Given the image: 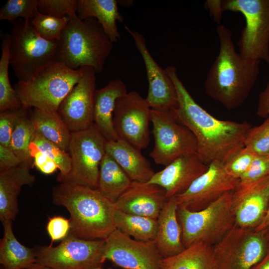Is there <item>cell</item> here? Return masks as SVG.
<instances>
[{
  "mask_svg": "<svg viewBox=\"0 0 269 269\" xmlns=\"http://www.w3.org/2000/svg\"><path fill=\"white\" fill-rule=\"evenodd\" d=\"M32 142L56 163L60 171L57 177H64L70 172L71 159L68 152L63 150L36 132Z\"/></svg>",
  "mask_w": 269,
  "mask_h": 269,
  "instance_id": "obj_34",
  "label": "cell"
},
{
  "mask_svg": "<svg viewBox=\"0 0 269 269\" xmlns=\"http://www.w3.org/2000/svg\"><path fill=\"white\" fill-rule=\"evenodd\" d=\"M68 19V16L59 18L43 14L37 9L29 22L37 34L43 39L59 40Z\"/></svg>",
  "mask_w": 269,
  "mask_h": 269,
  "instance_id": "obj_33",
  "label": "cell"
},
{
  "mask_svg": "<svg viewBox=\"0 0 269 269\" xmlns=\"http://www.w3.org/2000/svg\"><path fill=\"white\" fill-rule=\"evenodd\" d=\"M267 236H268V239L269 240V229L267 230Z\"/></svg>",
  "mask_w": 269,
  "mask_h": 269,
  "instance_id": "obj_50",
  "label": "cell"
},
{
  "mask_svg": "<svg viewBox=\"0 0 269 269\" xmlns=\"http://www.w3.org/2000/svg\"><path fill=\"white\" fill-rule=\"evenodd\" d=\"M10 34V64L18 81L31 79L49 64L57 61L59 40L40 37L29 21L20 18Z\"/></svg>",
  "mask_w": 269,
  "mask_h": 269,
  "instance_id": "obj_7",
  "label": "cell"
},
{
  "mask_svg": "<svg viewBox=\"0 0 269 269\" xmlns=\"http://www.w3.org/2000/svg\"><path fill=\"white\" fill-rule=\"evenodd\" d=\"M167 201L166 191L159 185L133 181L115 204L125 213L157 220Z\"/></svg>",
  "mask_w": 269,
  "mask_h": 269,
  "instance_id": "obj_20",
  "label": "cell"
},
{
  "mask_svg": "<svg viewBox=\"0 0 269 269\" xmlns=\"http://www.w3.org/2000/svg\"><path fill=\"white\" fill-rule=\"evenodd\" d=\"M54 204L69 212L71 235L82 239L105 240L115 230V203L97 189L59 183L52 189Z\"/></svg>",
  "mask_w": 269,
  "mask_h": 269,
  "instance_id": "obj_3",
  "label": "cell"
},
{
  "mask_svg": "<svg viewBox=\"0 0 269 269\" xmlns=\"http://www.w3.org/2000/svg\"><path fill=\"white\" fill-rule=\"evenodd\" d=\"M29 114L36 133L68 152L72 132L57 112L32 108Z\"/></svg>",
  "mask_w": 269,
  "mask_h": 269,
  "instance_id": "obj_27",
  "label": "cell"
},
{
  "mask_svg": "<svg viewBox=\"0 0 269 269\" xmlns=\"http://www.w3.org/2000/svg\"><path fill=\"white\" fill-rule=\"evenodd\" d=\"M151 117V109L146 99L132 91L117 100L113 126L119 138L141 150L147 147L150 141Z\"/></svg>",
  "mask_w": 269,
  "mask_h": 269,
  "instance_id": "obj_13",
  "label": "cell"
},
{
  "mask_svg": "<svg viewBox=\"0 0 269 269\" xmlns=\"http://www.w3.org/2000/svg\"><path fill=\"white\" fill-rule=\"evenodd\" d=\"M154 146L149 156L155 163L166 166L178 157L196 153V139L177 118L172 110L151 109Z\"/></svg>",
  "mask_w": 269,
  "mask_h": 269,
  "instance_id": "obj_11",
  "label": "cell"
},
{
  "mask_svg": "<svg viewBox=\"0 0 269 269\" xmlns=\"http://www.w3.org/2000/svg\"><path fill=\"white\" fill-rule=\"evenodd\" d=\"M268 243L267 230L235 225L212 247L217 269H250L264 257Z\"/></svg>",
  "mask_w": 269,
  "mask_h": 269,
  "instance_id": "obj_10",
  "label": "cell"
},
{
  "mask_svg": "<svg viewBox=\"0 0 269 269\" xmlns=\"http://www.w3.org/2000/svg\"><path fill=\"white\" fill-rule=\"evenodd\" d=\"M30 169L22 164L0 169V220L2 224L15 219L19 210L17 198L21 187L34 183L35 178Z\"/></svg>",
  "mask_w": 269,
  "mask_h": 269,
  "instance_id": "obj_21",
  "label": "cell"
},
{
  "mask_svg": "<svg viewBox=\"0 0 269 269\" xmlns=\"http://www.w3.org/2000/svg\"><path fill=\"white\" fill-rule=\"evenodd\" d=\"M76 0H38L37 9L42 14L62 18L75 15Z\"/></svg>",
  "mask_w": 269,
  "mask_h": 269,
  "instance_id": "obj_37",
  "label": "cell"
},
{
  "mask_svg": "<svg viewBox=\"0 0 269 269\" xmlns=\"http://www.w3.org/2000/svg\"><path fill=\"white\" fill-rule=\"evenodd\" d=\"M140 151L120 138L116 141H107L106 144V152L112 157L133 181L147 182L155 172Z\"/></svg>",
  "mask_w": 269,
  "mask_h": 269,
  "instance_id": "obj_24",
  "label": "cell"
},
{
  "mask_svg": "<svg viewBox=\"0 0 269 269\" xmlns=\"http://www.w3.org/2000/svg\"><path fill=\"white\" fill-rule=\"evenodd\" d=\"M20 164V159L9 147L0 144V169L11 168Z\"/></svg>",
  "mask_w": 269,
  "mask_h": 269,
  "instance_id": "obj_43",
  "label": "cell"
},
{
  "mask_svg": "<svg viewBox=\"0 0 269 269\" xmlns=\"http://www.w3.org/2000/svg\"><path fill=\"white\" fill-rule=\"evenodd\" d=\"M106 142L94 124L86 130L72 132L68 148L71 169L66 176L57 177V181L97 189Z\"/></svg>",
  "mask_w": 269,
  "mask_h": 269,
  "instance_id": "obj_9",
  "label": "cell"
},
{
  "mask_svg": "<svg viewBox=\"0 0 269 269\" xmlns=\"http://www.w3.org/2000/svg\"><path fill=\"white\" fill-rule=\"evenodd\" d=\"M165 70L177 93L178 105L172 110L195 136L197 154L208 166L215 161L226 163L245 147L246 136L252 126L247 122L214 117L194 100L179 79L175 66L169 65Z\"/></svg>",
  "mask_w": 269,
  "mask_h": 269,
  "instance_id": "obj_1",
  "label": "cell"
},
{
  "mask_svg": "<svg viewBox=\"0 0 269 269\" xmlns=\"http://www.w3.org/2000/svg\"><path fill=\"white\" fill-rule=\"evenodd\" d=\"M30 151L34 165L42 173L51 174L58 169L56 163L32 142L30 146Z\"/></svg>",
  "mask_w": 269,
  "mask_h": 269,
  "instance_id": "obj_42",
  "label": "cell"
},
{
  "mask_svg": "<svg viewBox=\"0 0 269 269\" xmlns=\"http://www.w3.org/2000/svg\"><path fill=\"white\" fill-rule=\"evenodd\" d=\"M174 198L167 200L157 219L158 230L155 243L162 258L176 255L186 248L182 241V231Z\"/></svg>",
  "mask_w": 269,
  "mask_h": 269,
  "instance_id": "obj_23",
  "label": "cell"
},
{
  "mask_svg": "<svg viewBox=\"0 0 269 269\" xmlns=\"http://www.w3.org/2000/svg\"><path fill=\"white\" fill-rule=\"evenodd\" d=\"M104 259L125 269H160L155 241H140L116 229L105 239Z\"/></svg>",
  "mask_w": 269,
  "mask_h": 269,
  "instance_id": "obj_14",
  "label": "cell"
},
{
  "mask_svg": "<svg viewBox=\"0 0 269 269\" xmlns=\"http://www.w3.org/2000/svg\"><path fill=\"white\" fill-rule=\"evenodd\" d=\"M83 67L71 69L54 61L27 81H18L14 88L23 107L57 112L64 98L79 81Z\"/></svg>",
  "mask_w": 269,
  "mask_h": 269,
  "instance_id": "obj_5",
  "label": "cell"
},
{
  "mask_svg": "<svg viewBox=\"0 0 269 269\" xmlns=\"http://www.w3.org/2000/svg\"><path fill=\"white\" fill-rule=\"evenodd\" d=\"M245 147L256 155H269V116L261 125L251 128L245 139Z\"/></svg>",
  "mask_w": 269,
  "mask_h": 269,
  "instance_id": "obj_36",
  "label": "cell"
},
{
  "mask_svg": "<svg viewBox=\"0 0 269 269\" xmlns=\"http://www.w3.org/2000/svg\"><path fill=\"white\" fill-rule=\"evenodd\" d=\"M250 269H269V240L268 249L265 255Z\"/></svg>",
  "mask_w": 269,
  "mask_h": 269,
  "instance_id": "obj_46",
  "label": "cell"
},
{
  "mask_svg": "<svg viewBox=\"0 0 269 269\" xmlns=\"http://www.w3.org/2000/svg\"><path fill=\"white\" fill-rule=\"evenodd\" d=\"M4 234L0 242V264L3 269H27L36 262L35 248L21 244L16 238L12 221L2 224Z\"/></svg>",
  "mask_w": 269,
  "mask_h": 269,
  "instance_id": "obj_26",
  "label": "cell"
},
{
  "mask_svg": "<svg viewBox=\"0 0 269 269\" xmlns=\"http://www.w3.org/2000/svg\"><path fill=\"white\" fill-rule=\"evenodd\" d=\"M59 40L57 61L73 69L88 66L101 73L111 54L113 43L98 20L68 16Z\"/></svg>",
  "mask_w": 269,
  "mask_h": 269,
  "instance_id": "obj_4",
  "label": "cell"
},
{
  "mask_svg": "<svg viewBox=\"0 0 269 269\" xmlns=\"http://www.w3.org/2000/svg\"><path fill=\"white\" fill-rule=\"evenodd\" d=\"M127 93L126 84L118 79L96 91L94 124L107 141L119 139L113 126V113L117 100Z\"/></svg>",
  "mask_w": 269,
  "mask_h": 269,
  "instance_id": "obj_22",
  "label": "cell"
},
{
  "mask_svg": "<svg viewBox=\"0 0 269 269\" xmlns=\"http://www.w3.org/2000/svg\"><path fill=\"white\" fill-rule=\"evenodd\" d=\"M256 154L244 147L224 163L227 172L232 177L239 179L250 166Z\"/></svg>",
  "mask_w": 269,
  "mask_h": 269,
  "instance_id": "obj_39",
  "label": "cell"
},
{
  "mask_svg": "<svg viewBox=\"0 0 269 269\" xmlns=\"http://www.w3.org/2000/svg\"><path fill=\"white\" fill-rule=\"evenodd\" d=\"M1 54L0 59V112L18 109L22 107L16 91L10 83V34H1Z\"/></svg>",
  "mask_w": 269,
  "mask_h": 269,
  "instance_id": "obj_32",
  "label": "cell"
},
{
  "mask_svg": "<svg viewBox=\"0 0 269 269\" xmlns=\"http://www.w3.org/2000/svg\"><path fill=\"white\" fill-rule=\"evenodd\" d=\"M27 269H53L51 268L37 264L35 263L31 266L30 267Z\"/></svg>",
  "mask_w": 269,
  "mask_h": 269,
  "instance_id": "obj_48",
  "label": "cell"
},
{
  "mask_svg": "<svg viewBox=\"0 0 269 269\" xmlns=\"http://www.w3.org/2000/svg\"></svg>",
  "mask_w": 269,
  "mask_h": 269,
  "instance_id": "obj_51",
  "label": "cell"
},
{
  "mask_svg": "<svg viewBox=\"0 0 269 269\" xmlns=\"http://www.w3.org/2000/svg\"><path fill=\"white\" fill-rule=\"evenodd\" d=\"M83 67V75L60 104L57 113L71 132L86 130L94 124L96 72Z\"/></svg>",
  "mask_w": 269,
  "mask_h": 269,
  "instance_id": "obj_16",
  "label": "cell"
},
{
  "mask_svg": "<svg viewBox=\"0 0 269 269\" xmlns=\"http://www.w3.org/2000/svg\"><path fill=\"white\" fill-rule=\"evenodd\" d=\"M239 180L231 176L224 163L215 161L183 193L173 197L178 206L192 211L208 206L226 192L234 191Z\"/></svg>",
  "mask_w": 269,
  "mask_h": 269,
  "instance_id": "obj_15",
  "label": "cell"
},
{
  "mask_svg": "<svg viewBox=\"0 0 269 269\" xmlns=\"http://www.w3.org/2000/svg\"><path fill=\"white\" fill-rule=\"evenodd\" d=\"M46 229L52 245L53 242L62 241L68 236L71 229L70 219L60 216L49 217Z\"/></svg>",
  "mask_w": 269,
  "mask_h": 269,
  "instance_id": "obj_41",
  "label": "cell"
},
{
  "mask_svg": "<svg viewBox=\"0 0 269 269\" xmlns=\"http://www.w3.org/2000/svg\"><path fill=\"white\" fill-rule=\"evenodd\" d=\"M233 191L225 193L200 211H192L178 206L177 218L185 248L197 243L213 247L235 226Z\"/></svg>",
  "mask_w": 269,
  "mask_h": 269,
  "instance_id": "obj_6",
  "label": "cell"
},
{
  "mask_svg": "<svg viewBox=\"0 0 269 269\" xmlns=\"http://www.w3.org/2000/svg\"><path fill=\"white\" fill-rule=\"evenodd\" d=\"M30 109H27L17 121L12 133L9 148L15 154L21 164L31 168L34 166L30 146L35 131L29 117Z\"/></svg>",
  "mask_w": 269,
  "mask_h": 269,
  "instance_id": "obj_31",
  "label": "cell"
},
{
  "mask_svg": "<svg viewBox=\"0 0 269 269\" xmlns=\"http://www.w3.org/2000/svg\"><path fill=\"white\" fill-rule=\"evenodd\" d=\"M222 8L245 17L246 25L238 43L239 53L269 65V0H222Z\"/></svg>",
  "mask_w": 269,
  "mask_h": 269,
  "instance_id": "obj_8",
  "label": "cell"
},
{
  "mask_svg": "<svg viewBox=\"0 0 269 269\" xmlns=\"http://www.w3.org/2000/svg\"><path fill=\"white\" fill-rule=\"evenodd\" d=\"M208 167L196 153L186 154L155 173L147 183L163 187L168 200L185 192Z\"/></svg>",
  "mask_w": 269,
  "mask_h": 269,
  "instance_id": "obj_19",
  "label": "cell"
},
{
  "mask_svg": "<svg viewBox=\"0 0 269 269\" xmlns=\"http://www.w3.org/2000/svg\"><path fill=\"white\" fill-rule=\"evenodd\" d=\"M269 175V155H256L250 166L239 179V185L255 182Z\"/></svg>",
  "mask_w": 269,
  "mask_h": 269,
  "instance_id": "obj_40",
  "label": "cell"
},
{
  "mask_svg": "<svg viewBox=\"0 0 269 269\" xmlns=\"http://www.w3.org/2000/svg\"><path fill=\"white\" fill-rule=\"evenodd\" d=\"M133 37L135 47L141 54L145 65L148 82V91L145 98L151 109L173 110L178 105L174 84L165 69L155 61L146 46L143 35L125 25Z\"/></svg>",
  "mask_w": 269,
  "mask_h": 269,
  "instance_id": "obj_17",
  "label": "cell"
},
{
  "mask_svg": "<svg viewBox=\"0 0 269 269\" xmlns=\"http://www.w3.org/2000/svg\"><path fill=\"white\" fill-rule=\"evenodd\" d=\"M105 240H89L70 234L56 247L38 246L36 263L53 269H92L101 267Z\"/></svg>",
  "mask_w": 269,
  "mask_h": 269,
  "instance_id": "obj_12",
  "label": "cell"
},
{
  "mask_svg": "<svg viewBox=\"0 0 269 269\" xmlns=\"http://www.w3.org/2000/svg\"><path fill=\"white\" fill-rule=\"evenodd\" d=\"M133 181L112 157L106 153L100 166L97 189L115 203Z\"/></svg>",
  "mask_w": 269,
  "mask_h": 269,
  "instance_id": "obj_28",
  "label": "cell"
},
{
  "mask_svg": "<svg viewBox=\"0 0 269 269\" xmlns=\"http://www.w3.org/2000/svg\"><path fill=\"white\" fill-rule=\"evenodd\" d=\"M205 6L209 9L210 16L213 20L218 24H219L222 19V0H208L205 2Z\"/></svg>",
  "mask_w": 269,
  "mask_h": 269,
  "instance_id": "obj_45",
  "label": "cell"
},
{
  "mask_svg": "<svg viewBox=\"0 0 269 269\" xmlns=\"http://www.w3.org/2000/svg\"><path fill=\"white\" fill-rule=\"evenodd\" d=\"M269 229V205L266 215L262 223L258 227L256 230H267Z\"/></svg>",
  "mask_w": 269,
  "mask_h": 269,
  "instance_id": "obj_47",
  "label": "cell"
},
{
  "mask_svg": "<svg viewBox=\"0 0 269 269\" xmlns=\"http://www.w3.org/2000/svg\"><path fill=\"white\" fill-rule=\"evenodd\" d=\"M92 269H103L101 267H98L93 268Z\"/></svg>",
  "mask_w": 269,
  "mask_h": 269,
  "instance_id": "obj_49",
  "label": "cell"
},
{
  "mask_svg": "<svg viewBox=\"0 0 269 269\" xmlns=\"http://www.w3.org/2000/svg\"><path fill=\"white\" fill-rule=\"evenodd\" d=\"M38 0H8L0 10V19L14 23L22 18L30 21L37 9Z\"/></svg>",
  "mask_w": 269,
  "mask_h": 269,
  "instance_id": "obj_35",
  "label": "cell"
},
{
  "mask_svg": "<svg viewBox=\"0 0 269 269\" xmlns=\"http://www.w3.org/2000/svg\"><path fill=\"white\" fill-rule=\"evenodd\" d=\"M28 108L22 107L18 109L0 112V144L9 147L11 135L17 120Z\"/></svg>",
  "mask_w": 269,
  "mask_h": 269,
  "instance_id": "obj_38",
  "label": "cell"
},
{
  "mask_svg": "<svg viewBox=\"0 0 269 269\" xmlns=\"http://www.w3.org/2000/svg\"><path fill=\"white\" fill-rule=\"evenodd\" d=\"M118 4L116 0H76V12L81 20L96 18L114 43L120 38L116 22L124 19Z\"/></svg>",
  "mask_w": 269,
  "mask_h": 269,
  "instance_id": "obj_25",
  "label": "cell"
},
{
  "mask_svg": "<svg viewBox=\"0 0 269 269\" xmlns=\"http://www.w3.org/2000/svg\"><path fill=\"white\" fill-rule=\"evenodd\" d=\"M160 269H217L212 247L193 244L176 255L163 258Z\"/></svg>",
  "mask_w": 269,
  "mask_h": 269,
  "instance_id": "obj_29",
  "label": "cell"
},
{
  "mask_svg": "<svg viewBox=\"0 0 269 269\" xmlns=\"http://www.w3.org/2000/svg\"><path fill=\"white\" fill-rule=\"evenodd\" d=\"M257 114L264 119L269 116V78L265 89L259 95Z\"/></svg>",
  "mask_w": 269,
  "mask_h": 269,
  "instance_id": "obj_44",
  "label": "cell"
},
{
  "mask_svg": "<svg viewBox=\"0 0 269 269\" xmlns=\"http://www.w3.org/2000/svg\"><path fill=\"white\" fill-rule=\"evenodd\" d=\"M115 224L117 229L136 240L146 242L156 239L157 220L116 210Z\"/></svg>",
  "mask_w": 269,
  "mask_h": 269,
  "instance_id": "obj_30",
  "label": "cell"
},
{
  "mask_svg": "<svg viewBox=\"0 0 269 269\" xmlns=\"http://www.w3.org/2000/svg\"><path fill=\"white\" fill-rule=\"evenodd\" d=\"M269 205V175L250 184H239L232 198L235 225L256 229L265 218Z\"/></svg>",
  "mask_w": 269,
  "mask_h": 269,
  "instance_id": "obj_18",
  "label": "cell"
},
{
  "mask_svg": "<svg viewBox=\"0 0 269 269\" xmlns=\"http://www.w3.org/2000/svg\"><path fill=\"white\" fill-rule=\"evenodd\" d=\"M217 33L219 51L205 81V91L227 109L233 110L249 97L260 74V61L246 59L236 51L232 32L225 25H219Z\"/></svg>",
  "mask_w": 269,
  "mask_h": 269,
  "instance_id": "obj_2",
  "label": "cell"
}]
</instances>
